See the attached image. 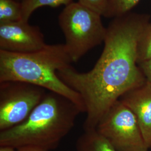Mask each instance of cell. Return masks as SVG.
Masks as SVG:
<instances>
[{
  "label": "cell",
  "instance_id": "obj_1",
  "mask_svg": "<svg viewBox=\"0 0 151 151\" xmlns=\"http://www.w3.org/2000/svg\"><path fill=\"white\" fill-rule=\"evenodd\" d=\"M150 19L148 15L135 13L114 18L106 28L103 52L91 70L80 72L70 65L58 71L60 78L84 103V130L95 129L122 96L146 81L138 66L137 48Z\"/></svg>",
  "mask_w": 151,
  "mask_h": 151
},
{
  "label": "cell",
  "instance_id": "obj_9",
  "mask_svg": "<svg viewBox=\"0 0 151 151\" xmlns=\"http://www.w3.org/2000/svg\"><path fill=\"white\" fill-rule=\"evenodd\" d=\"M76 151H116L96 129L84 130L77 139Z\"/></svg>",
  "mask_w": 151,
  "mask_h": 151
},
{
  "label": "cell",
  "instance_id": "obj_15",
  "mask_svg": "<svg viewBox=\"0 0 151 151\" xmlns=\"http://www.w3.org/2000/svg\"><path fill=\"white\" fill-rule=\"evenodd\" d=\"M146 80L151 83V58L138 64Z\"/></svg>",
  "mask_w": 151,
  "mask_h": 151
},
{
  "label": "cell",
  "instance_id": "obj_14",
  "mask_svg": "<svg viewBox=\"0 0 151 151\" xmlns=\"http://www.w3.org/2000/svg\"><path fill=\"white\" fill-rule=\"evenodd\" d=\"M78 2L82 5L97 12L101 16H105L109 0H78Z\"/></svg>",
  "mask_w": 151,
  "mask_h": 151
},
{
  "label": "cell",
  "instance_id": "obj_12",
  "mask_svg": "<svg viewBox=\"0 0 151 151\" xmlns=\"http://www.w3.org/2000/svg\"><path fill=\"white\" fill-rule=\"evenodd\" d=\"M138 64L151 58V23L146 25L140 33L137 43Z\"/></svg>",
  "mask_w": 151,
  "mask_h": 151
},
{
  "label": "cell",
  "instance_id": "obj_13",
  "mask_svg": "<svg viewBox=\"0 0 151 151\" xmlns=\"http://www.w3.org/2000/svg\"><path fill=\"white\" fill-rule=\"evenodd\" d=\"M140 0H109L106 17H118L129 13Z\"/></svg>",
  "mask_w": 151,
  "mask_h": 151
},
{
  "label": "cell",
  "instance_id": "obj_5",
  "mask_svg": "<svg viewBox=\"0 0 151 151\" xmlns=\"http://www.w3.org/2000/svg\"><path fill=\"white\" fill-rule=\"evenodd\" d=\"M96 129L116 151H148L134 115L120 100L97 124Z\"/></svg>",
  "mask_w": 151,
  "mask_h": 151
},
{
  "label": "cell",
  "instance_id": "obj_4",
  "mask_svg": "<svg viewBox=\"0 0 151 151\" xmlns=\"http://www.w3.org/2000/svg\"><path fill=\"white\" fill-rule=\"evenodd\" d=\"M58 19L73 62L104 41L106 28L103 25L101 15L78 2L66 6Z\"/></svg>",
  "mask_w": 151,
  "mask_h": 151
},
{
  "label": "cell",
  "instance_id": "obj_7",
  "mask_svg": "<svg viewBox=\"0 0 151 151\" xmlns=\"http://www.w3.org/2000/svg\"><path fill=\"white\" fill-rule=\"evenodd\" d=\"M43 34L37 26L24 21L0 24V50L27 53L46 47Z\"/></svg>",
  "mask_w": 151,
  "mask_h": 151
},
{
  "label": "cell",
  "instance_id": "obj_18",
  "mask_svg": "<svg viewBox=\"0 0 151 151\" xmlns=\"http://www.w3.org/2000/svg\"><path fill=\"white\" fill-rule=\"evenodd\" d=\"M16 1H19V0H16Z\"/></svg>",
  "mask_w": 151,
  "mask_h": 151
},
{
  "label": "cell",
  "instance_id": "obj_11",
  "mask_svg": "<svg viewBox=\"0 0 151 151\" xmlns=\"http://www.w3.org/2000/svg\"><path fill=\"white\" fill-rule=\"evenodd\" d=\"M22 20L21 2L16 0H0V24Z\"/></svg>",
  "mask_w": 151,
  "mask_h": 151
},
{
  "label": "cell",
  "instance_id": "obj_8",
  "mask_svg": "<svg viewBox=\"0 0 151 151\" xmlns=\"http://www.w3.org/2000/svg\"><path fill=\"white\" fill-rule=\"evenodd\" d=\"M135 116L149 148H151V83L146 81L125 93L119 100Z\"/></svg>",
  "mask_w": 151,
  "mask_h": 151
},
{
  "label": "cell",
  "instance_id": "obj_17",
  "mask_svg": "<svg viewBox=\"0 0 151 151\" xmlns=\"http://www.w3.org/2000/svg\"><path fill=\"white\" fill-rule=\"evenodd\" d=\"M0 151H17V149L11 146H0Z\"/></svg>",
  "mask_w": 151,
  "mask_h": 151
},
{
  "label": "cell",
  "instance_id": "obj_2",
  "mask_svg": "<svg viewBox=\"0 0 151 151\" xmlns=\"http://www.w3.org/2000/svg\"><path fill=\"white\" fill-rule=\"evenodd\" d=\"M82 113L68 99L48 91L23 122L0 131V146L16 149L32 146L53 150L73 128L78 116Z\"/></svg>",
  "mask_w": 151,
  "mask_h": 151
},
{
  "label": "cell",
  "instance_id": "obj_3",
  "mask_svg": "<svg viewBox=\"0 0 151 151\" xmlns=\"http://www.w3.org/2000/svg\"><path fill=\"white\" fill-rule=\"evenodd\" d=\"M72 62L65 44H47L42 50L27 53L0 50V82L20 81L40 87L68 99L85 113L81 96L57 74Z\"/></svg>",
  "mask_w": 151,
  "mask_h": 151
},
{
  "label": "cell",
  "instance_id": "obj_6",
  "mask_svg": "<svg viewBox=\"0 0 151 151\" xmlns=\"http://www.w3.org/2000/svg\"><path fill=\"white\" fill-rule=\"evenodd\" d=\"M48 91L20 81L0 82V131L22 123Z\"/></svg>",
  "mask_w": 151,
  "mask_h": 151
},
{
  "label": "cell",
  "instance_id": "obj_10",
  "mask_svg": "<svg viewBox=\"0 0 151 151\" xmlns=\"http://www.w3.org/2000/svg\"><path fill=\"white\" fill-rule=\"evenodd\" d=\"M73 0H22V21L28 22L34 11L42 6L56 7L60 5H68Z\"/></svg>",
  "mask_w": 151,
  "mask_h": 151
},
{
  "label": "cell",
  "instance_id": "obj_16",
  "mask_svg": "<svg viewBox=\"0 0 151 151\" xmlns=\"http://www.w3.org/2000/svg\"><path fill=\"white\" fill-rule=\"evenodd\" d=\"M17 151H53V150H49L37 147L32 146H26L22 147L17 149Z\"/></svg>",
  "mask_w": 151,
  "mask_h": 151
}]
</instances>
